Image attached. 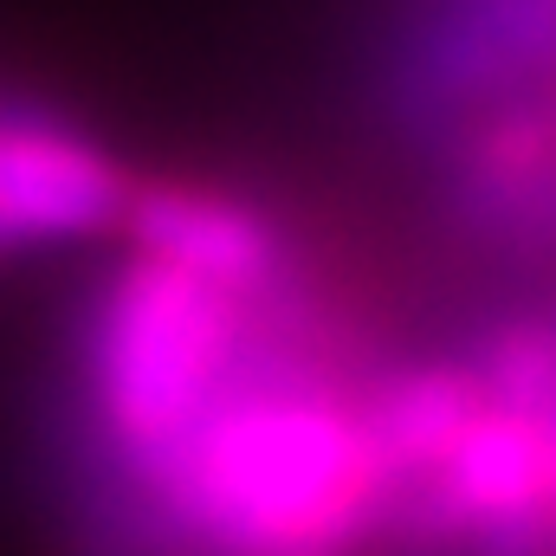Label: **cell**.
Listing matches in <instances>:
<instances>
[{
    "label": "cell",
    "mask_w": 556,
    "mask_h": 556,
    "mask_svg": "<svg viewBox=\"0 0 556 556\" xmlns=\"http://www.w3.org/2000/svg\"><path fill=\"white\" fill-rule=\"evenodd\" d=\"M137 168L52 91L0 85V260L117 240Z\"/></svg>",
    "instance_id": "obj_1"
},
{
    "label": "cell",
    "mask_w": 556,
    "mask_h": 556,
    "mask_svg": "<svg viewBox=\"0 0 556 556\" xmlns=\"http://www.w3.org/2000/svg\"><path fill=\"white\" fill-rule=\"evenodd\" d=\"M117 240L233 291H266L324 260L273 194H247L214 175H137Z\"/></svg>",
    "instance_id": "obj_2"
}]
</instances>
